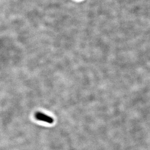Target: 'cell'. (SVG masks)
<instances>
[{"instance_id": "1", "label": "cell", "mask_w": 150, "mask_h": 150, "mask_svg": "<svg viewBox=\"0 0 150 150\" xmlns=\"http://www.w3.org/2000/svg\"><path fill=\"white\" fill-rule=\"evenodd\" d=\"M35 118L39 121H43L45 122L51 124L53 123V118L50 117L49 115H46L42 112H37L35 114Z\"/></svg>"}]
</instances>
